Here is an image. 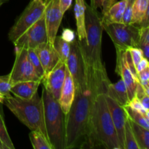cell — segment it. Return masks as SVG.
<instances>
[{
	"label": "cell",
	"mask_w": 149,
	"mask_h": 149,
	"mask_svg": "<svg viewBox=\"0 0 149 149\" xmlns=\"http://www.w3.org/2000/svg\"><path fill=\"white\" fill-rule=\"evenodd\" d=\"M110 83L107 72H98L87 65V82L76 88L74 99L65 116V149L87 146L94 101L97 94L106 93Z\"/></svg>",
	"instance_id": "1"
},
{
	"label": "cell",
	"mask_w": 149,
	"mask_h": 149,
	"mask_svg": "<svg viewBox=\"0 0 149 149\" xmlns=\"http://www.w3.org/2000/svg\"><path fill=\"white\" fill-rule=\"evenodd\" d=\"M105 94H97L94 101L89 125L87 146L90 148L102 146L107 149H121Z\"/></svg>",
	"instance_id": "2"
},
{
	"label": "cell",
	"mask_w": 149,
	"mask_h": 149,
	"mask_svg": "<svg viewBox=\"0 0 149 149\" xmlns=\"http://www.w3.org/2000/svg\"><path fill=\"white\" fill-rule=\"evenodd\" d=\"M86 39L79 41L84 61L87 66L98 72H106L102 61V34L103 26L101 15L86 3Z\"/></svg>",
	"instance_id": "3"
},
{
	"label": "cell",
	"mask_w": 149,
	"mask_h": 149,
	"mask_svg": "<svg viewBox=\"0 0 149 149\" xmlns=\"http://www.w3.org/2000/svg\"><path fill=\"white\" fill-rule=\"evenodd\" d=\"M3 103L31 131L39 132L48 140L44 119L43 102L37 93L29 100L10 96L5 97Z\"/></svg>",
	"instance_id": "4"
},
{
	"label": "cell",
	"mask_w": 149,
	"mask_h": 149,
	"mask_svg": "<svg viewBox=\"0 0 149 149\" xmlns=\"http://www.w3.org/2000/svg\"><path fill=\"white\" fill-rule=\"evenodd\" d=\"M44 119L48 141L52 149H65V116L58 100L42 87Z\"/></svg>",
	"instance_id": "5"
},
{
	"label": "cell",
	"mask_w": 149,
	"mask_h": 149,
	"mask_svg": "<svg viewBox=\"0 0 149 149\" xmlns=\"http://www.w3.org/2000/svg\"><path fill=\"white\" fill-rule=\"evenodd\" d=\"M102 26L111 39L116 49H127L131 47H138L140 28L135 25L110 23H102Z\"/></svg>",
	"instance_id": "6"
},
{
	"label": "cell",
	"mask_w": 149,
	"mask_h": 149,
	"mask_svg": "<svg viewBox=\"0 0 149 149\" xmlns=\"http://www.w3.org/2000/svg\"><path fill=\"white\" fill-rule=\"evenodd\" d=\"M47 0H31L21 13L8 33L9 39L14 42L29 28L40 19L45 13Z\"/></svg>",
	"instance_id": "7"
},
{
	"label": "cell",
	"mask_w": 149,
	"mask_h": 149,
	"mask_svg": "<svg viewBox=\"0 0 149 149\" xmlns=\"http://www.w3.org/2000/svg\"><path fill=\"white\" fill-rule=\"evenodd\" d=\"M15 59L12 71L9 75L10 84L24 81H39L41 80L37 76L33 65L29 61L28 49L25 48H15Z\"/></svg>",
	"instance_id": "8"
},
{
	"label": "cell",
	"mask_w": 149,
	"mask_h": 149,
	"mask_svg": "<svg viewBox=\"0 0 149 149\" xmlns=\"http://www.w3.org/2000/svg\"><path fill=\"white\" fill-rule=\"evenodd\" d=\"M65 63L72 77L76 88L82 87L87 82V65L78 39H74L71 42L69 55Z\"/></svg>",
	"instance_id": "9"
},
{
	"label": "cell",
	"mask_w": 149,
	"mask_h": 149,
	"mask_svg": "<svg viewBox=\"0 0 149 149\" xmlns=\"http://www.w3.org/2000/svg\"><path fill=\"white\" fill-rule=\"evenodd\" d=\"M47 41L45 15L27 29L17 40L13 42L15 48L35 49Z\"/></svg>",
	"instance_id": "10"
},
{
	"label": "cell",
	"mask_w": 149,
	"mask_h": 149,
	"mask_svg": "<svg viewBox=\"0 0 149 149\" xmlns=\"http://www.w3.org/2000/svg\"><path fill=\"white\" fill-rule=\"evenodd\" d=\"M63 15L60 9L59 0L47 1L44 15L47 34V41L50 45H53Z\"/></svg>",
	"instance_id": "11"
},
{
	"label": "cell",
	"mask_w": 149,
	"mask_h": 149,
	"mask_svg": "<svg viewBox=\"0 0 149 149\" xmlns=\"http://www.w3.org/2000/svg\"><path fill=\"white\" fill-rule=\"evenodd\" d=\"M116 73L121 77L127 89L128 97L130 100L135 96V90L138 84L137 77L133 74L127 63L126 58V49H116Z\"/></svg>",
	"instance_id": "12"
},
{
	"label": "cell",
	"mask_w": 149,
	"mask_h": 149,
	"mask_svg": "<svg viewBox=\"0 0 149 149\" xmlns=\"http://www.w3.org/2000/svg\"><path fill=\"white\" fill-rule=\"evenodd\" d=\"M65 76V63L60 60L48 74L42 79L43 87L58 100Z\"/></svg>",
	"instance_id": "13"
},
{
	"label": "cell",
	"mask_w": 149,
	"mask_h": 149,
	"mask_svg": "<svg viewBox=\"0 0 149 149\" xmlns=\"http://www.w3.org/2000/svg\"><path fill=\"white\" fill-rule=\"evenodd\" d=\"M105 98L116 129L120 148L125 149V128L127 115L123 106H120L110 96L105 94Z\"/></svg>",
	"instance_id": "14"
},
{
	"label": "cell",
	"mask_w": 149,
	"mask_h": 149,
	"mask_svg": "<svg viewBox=\"0 0 149 149\" xmlns=\"http://www.w3.org/2000/svg\"><path fill=\"white\" fill-rule=\"evenodd\" d=\"M127 1V0H106L102 6V23H122Z\"/></svg>",
	"instance_id": "15"
},
{
	"label": "cell",
	"mask_w": 149,
	"mask_h": 149,
	"mask_svg": "<svg viewBox=\"0 0 149 149\" xmlns=\"http://www.w3.org/2000/svg\"><path fill=\"white\" fill-rule=\"evenodd\" d=\"M38 57L39 58L45 75L49 72L55 67L57 63L60 61L58 54L55 52L53 46L48 42L42 44L35 48Z\"/></svg>",
	"instance_id": "16"
},
{
	"label": "cell",
	"mask_w": 149,
	"mask_h": 149,
	"mask_svg": "<svg viewBox=\"0 0 149 149\" xmlns=\"http://www.w3.org/2000/svg\"><path fill=\"white\" fill-rule=\"evenodd\" d=\"M76 93V87L72 77L70 74L68 68L65 66V76L63 84L61 89V95L58 99V103L65 114H67L70 110Z\"/></svg>",
	"instance_id": "17"
},
{
	"label": "cell",
	"mask_w": 149,
	"mask_h": 149,
	"mask_svg": "<svg viewBox=\"0 0 149 149\" xmlns=\"http://www.w3.org/2000/svg\"><path fill=\"white\" fill-rule=\"evenodd\" d=\"M42 81H24L13 84L10 93L16 97L23 100L31 99L36 93Z\"/></svg>",
	"instance_id": "18"
},
{
	"label": "cell",
	"mask_w": 149,
	"mask_h": 149,
	"mask_svg": "<svg viewBox=\"0 0 149 149\" xmlns=\"http://www.w3.org/2000/svg\"><path fill=\"white\" fill-rule=\"evenodd\" d=\"M106 94L123 107L127 106L130 102L127 89L122 79L114 84L111 82L108 85Z\"/></svg>",
	"instance_id": "19"
},
{
	"label": "cell",
	"mask_w": 149,
	"mask_h": 149,
	"mask_svg": "<svg viewBox=\"0 0 149 149\" xmlns=\"http://www.w3.org/2000/svg\"><path fill=\"white\" fill-rule=\"evenodd\" d=\"M85 0H75L74 14H75L76 23H77L78 40L81 41L86 39L85 30Z\"/></svg>",
	"instance_id": "20"
},
{
	"label": "cell",
	"mask_w": 149,
	"mask_h": 149,
	"mask_svg": "<svg viewBox=\"0 0 149 149\" xmlns=\"http://www.w3.org/2000/svg\"><path fill=\"white\" fill-rule=\"evenodd\" d=\"M130 123L139 149H149V130L145 129L130 119Z\"/></svg>",
	"instance_id": "21"
},
{
	"label": "cell",
	"mask_w": 149,
	"mask_h": 149,
	"mask_svg": "<svg viewBox=\"0 0 149 149\" xmlns=\"http://www.w3.org/2000/svg\"><path fill=\"white\" fill-rule=\"evenodd\" d=\"M149 0H134L131 24L138 26L148 11Z\"/></svg>",
	"instance_id": "22"
},
{
	"label": "cell",
	"mask_w": 149,
	"mask_h": 149,
	"mask_svg": "<svg viewBox=\"0 0 149 149\" xmlns=\"http://www.w3.org/2000/svg\"><path fill=\"white\" fill-rule=\"evenodd\" d=\"M54 49L58 54L60 60L63 62L65 63L70 52L71 48V42L65 40L62 36H56L53 42Z\"/></svg>",
	"instance_id": "23"
},
{
	"label": "cell",
	"mask_w": 149,
	"mask_h": 149,
	"mask_svg": "<svg viewBox=\"0 0 149 149\" xmlns=\"http://www.w3.org/2000/svg\"><path fill=\"white\" fill-rule=\"evenodd\" d=\"M124 109L126 111L128 118L131 121L141 125L145 129L149 130V119H147L144 115H143L142 113L133 109L132 108L130 107L129 106H125Z\"/></svg>",
	"instance_id": "24"
},
{
	"label": "cell",
	"mask_w": 149,
	"mask_h": 149,
	"mask_svg": "<svg viewBox=\"0 0 149 149\" xmlns=\"http://www.w3.org/2000/svg\"><path fill=\"white\" fill-rule=\"evenodd\" d=\"M29 138L33 148L34 149H52L48 140L39 132L31 131L29 133Z\"/></svg>",
	"instance_id": "25"
},
{
	"label": "cell",
	"mask_w": 149,
	"mask_h": 149,
	"mask_svg": "<svg viewBox=\"0 0 149 149\" xmlns=\"http://www.w3.org/2000/svg\"><path fill=\"white\" fill-rule=\"evenodd\" d=\"M138 48L142 50L144 58L148 59L149 57V26L140 28Z\"/></svg>",
	"instance_id": "26"
},
{
	"label": "cell",
	"mask_w": 149,
	"mask_h": 149,
	"mask_svg": "<svg viewBox=\"0 0 149 149\" xmlns=\"http://www.w3.org/2000/svg\"><path fill=\"white\" fill-rule=\"evenodd\" d=\"M125 149H139L131 128L129 118H127L125 128Z\"/></svg>",
	"instance_id": "27"
},
{
	"label": "cell",
	"mask_w": 149,
	"mask_h": 149,
	"mask_svg": "<svg viewBox=\"0 0 149 149\" xmlns=\"http://www.w3.org/2000/svg\"><path fill=\"white\" fill-rule=\"evenodd\" d=\"M28 54H29V61H30L31 65H33L36 74L41 79H42L45 76V72H44V69L42 68V65L41 64L36 50L35 49H28Z\"/></svg>",
	"instance_id": "28"
},
{
	"label": "cell",
	"mask_w": 149,
	"mask_h": 149,
	"mask_svg": "<svg viewBox=\"0 0 149 149\" xmlns=\"http://www.w3.org/2000/svg\"><path fill=\"white\" fill-rule=\"evenodd\" d=\"M0 141L5 146L7 149H15L14 145L6 128L4 118L1 113H0Z\"/></svg>",
	"instance_id": "29"
},
{
	"label": "cell",
	"mask_w": 149,
	"mask_h": 149,
	"mask_svg": "<svg viewBox=\"0 0 149 149\" xmlns=\"http://www.w3.org/2000/svg\"><path fill=\"white\" fill-rule=\"evenodd\" d=\"M11 87L12 84L10 82L8 74L5 76H0V94L4 96V98L12 96L10 93Z\"/></svg>",
	"instance_id": "30"
},
{
	"label": "cell",
	"mask_w": 149,
	"mask_h": 149,
	"mask_svg": "<svg viewBox=\"0 0 149 149\" xmlns=\"http://www.w3.org/2000/svg\"><path fill=\"white\" fill-rule=\"evenodd\" d=\"M134 0H127L126 7L124 10L123 17L122 23L124 24H131L132 17V7H133Z\"/></svg>",
	"instance_id": "31"
},
{
	"label": "cell",
	"mask_w": 149,
	"mask_h": 149,
	"mask_svg": "<svg viewBox=\"0 0 149 149\" xmlns=\"http://www.w3.org/2000/svg\"><path fill=\"white\" fill-rule=\"evenodd\" d=\"M127 106H129L130 107L132 108V109H135V110L139 111L140 113H141L143 115H144L147 119H149V111L146 110V109L143 107V106L141 104L140 100H138L136 97H134L132 100H130Z\"/></svg>",
	"instance_id": "32"
},
{
	"label": "cell",
	"mask_w": 149,
	"mask_h": 149,
	"mask_svg": "<svg viewBox=\"0 0 149 149\" xmlns=\"http://www.w3.org/2000/svg\"><path fill=\"white\" fill-rule=\"evenodd\" d=\"M127 49L129 50L130 53L132 63H133L134 65H135V67L136 68V66L138 65V64L139 63L140 61L142 60L143 58H144L142 50L138 47H131ZM135 69H136V68H135Z\"/></svg>",
	"instance_id": "33"
},
{
	"label": "cell",
	"mask_w": 149,
	"mask_h": 149,
	"mask_svg": "<svg viewBox=\"0 0 149 149\" xmlns=\"http://www.w3.org/2000/svg\"><path fill=\"white\" fill-rule=\"evenodd\" d=\"M72 4V0H59V6L61 12L65 13L71 7Z\"/></svg>",
	"instance_id": "34"
},
{
	"label": "cell",
	"mask_w": 149,
	"mask_h": 149,
	"mask_svg": "<svg viewBox=\"0 0 149 149\" xmlns=\"http://www.w3.org/2000/svg\"><path fill=\"white\" fill-rule=\"evenodd\" d=\"M149 64H148V61L147 58H143L142 60L139 62V63L138 64V65L136 66V71L137 73L140 72V71H143V70L146 69V68H148Z\"/></svg>",
	"instance_id": "35"
},
{
	"label": "cell",
	"mask_w": 149,
	"mask_h": 149,
	"mask_svg": "<svg viewBox=\"0 0 149 149\" xmlns=\"http://www.w3.org/2000/svg\"><path fill=\"white\" fill-rule=\"evenodd\" d=\"M106 0H90V7L93 10H97L98 8H100L103 6V3Z\"/></svg>",
	"instance_id": "36"
},
{
	"label": "cell",
	"mask_w": 149,
	"mask_h": 149,
	"mask_svg": "<svg viewBox=\"0 0 149 149\" xmlns=\"http://www.w3.org/2000/svg\"><path fill=\"white\" fill-rule=\"evenodd\" d=\"M0 149H7L5 146L2 143V142L1 141H0Z\"/></svg>",
	"instance_id": "37"
},
{
	"label": "cell",
	"mask_w": 149,
	"mask_h": 149,
	"mask_svg": "<svg viewBox=\"0 0 149 149\" xmlns=\"http://www.w3.org/2000/svg\"><path fill=\"white\" fill-rule=\"evenodd\" d=\"M4 97L0 94V103H2L3 102H4Z\"/></svg>",
	"instance_id": "38"
},
{
	"label": "cell",
	"mask_w": 149,
	"mask_h": 149,
	"mask_svg": "<svg viewBox=\"0 0 149 149\" xmlns=\"http://www.w3.org/2000/svg\"><path fill=\"white\" fill-rule=\"evenodd\" d=\"M4 1H0V7H1V4H4Z\"/></svg>",
	"instance_id": "39"
},
{
	"label": "cell",
	"mask_w": 149,
	"mask_h": 149,
	"mask_svg": "<svg viewBox=\"0 0 149 149\" xmlns=\"http://www.w3.org/2000/svg\"><path fill=\"white\" fill-rule=\"evenodd\" d=\"M0 1H4V2H5L6 1H7V0H0Z\"/></svg>",
	"instance_id": "40"
}]
</instances>
